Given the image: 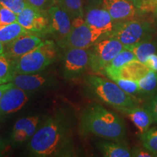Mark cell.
I'll list each match as a JSON object with an SVG mask.
<instances>
[{"label": "cell", "mask_w": 157, "mask_h": 157, "mask_svg": "<svg viewBox=\"0 0 157 157\" xmlns=\"http://www.w3.org/2000/svg\"><path fill=\"white\" fill-rule=\"evenodd\" d=\"M71 126L67 116L57 111L31 137L28 144L30 154L37 157L69 156L73 154Z\"/></svg>", "instance_id": "cell-1"}, {"label": "cell", "mask_w": 157, "mask_h": 157, "mask_svg": "<svg viewBox=\"0 0 157 157\" xmlns=\"http://www.w3.org/2000/svg\"><path fill=\"white\" fill-rule=\"evenodd\" d=\"M81 127L86 134L120 142L126 137V127L122 119L99 104L85 108L81 116Z\"/></svg>", "instance_id": "cell-2"}, {"label": "cell", "mask_w": 157, "mask_h": 157, "mask_svg": "<svg viewBox=\"0 0 157 157\" xmlns=\"http://www.w3.org/2000/svg\"><path fill=\"white\" fill-rule=\"evenodd\" d=\"M87 84L96 97L119 111L137 106V101L133 95L124 91L116 82L101 76L90 75L87 77Z\"/></svg>", "instance_id": "cell-3"}, {"label": "cell", "mask_w": 157, "mask_h": 157, "mask_svg": "<svg viewBox=\"0 0 157 157\" xmlns=\"http://www.w3.org/2000/svg\"><path fill=\"white\" fill-rule=\"evenodd\" d=\"M57 50L51 40L43 41L33 50L13 60L15 74H37L44 71L56 60Z\"/></svg>", "instance_id": "cell-4"}, {"label": "cell", "mask_w": 157, "mask_h": 157, "mask_svg": "<svg viewBox=\"0 0 157 157\" xmlns=\"http://www.w3.org/2000/svg\"><path fill=\"white\" fill-rule=\"evenodd\" d=\"M153 29L150 23L140 20L120 21L114 23L113 30L103 36L117 39L124 47L148 41Z\"/></svg>", "instance_id": "cell-5"}, {"label": "cell", "mask_w": 157, "mask_h": 157, "mask_svg": "<svg viewBox=\"0 0 157 157\" xmlns=\"http://www.w3.org/2000/svg\"><path fill=\"white\" fill-rule=\"evenodd\" d=\"M90 48V68L97 73L105 72V68L124 46L117 39L103 36Z\"/></svg>", "instance_id": "cell-6"}, {"label": "cell", "mask_w": 157, "mask_h": 157, "mask_svg": "<svg viewBox=\"0 0 157 157\" xmlns=\"http://www.w3.org/2000/svg\"><path fill=\"white\" fill-rule=\"evenodd\" d=\"M102 36L100 33L90 28L84 17H78L72 20L70 33L58 45L64 49L71 48L88 49Z\"/></svg>", "instance_id": "cell-7"}, {"label": "cell", "mask_w": 157, "mask_h": 157, "mask_svg": "<svg viewBox=\"0 0 157 157\" xmlns=\"http://www.w3.org/2000/svg\"><path fill=\"white\" fill-rule=\"evenodd\" d=\"M17 22L32 34L49 33V17L48 10H42L27 5L17 15Z\"/></svg>", "instance_id": "cell-8"}, {"label": "cell", "mask_w": 157, "mask_h": 157, "mask_svg": "<svg viewBox=\"0 0 157 157\" xmlns=\"http://www.w3.org/2000/svg\"><path fill=\"white\" fill-rule=\"evenodd\" d=\"M90 48L66 49L64 56V75L66 78L78 77L90 67Z\"/></svg>", "instance_id": "cell-9"}, {"label": "cell", "mask_w": 157, "mask_h": 157, "mask_svg": "<svg viewBox=\"0 0 157 157\" xmlns=\"http://www.w3.org/2000/svg\"><path fill=\"white\" fill-rule=\"evenodd\" d=\"M49 17V33L60 44L68 36L71 29L72 19L63 9L55 5L48 10Z\"/></svg>", "instance_id": "cell-10"}, {"label": "cell", "mask_w": 157, "mask_h": 157, "mask_svg": "<svg viewBox=\"0 0 157 157\" xmlns=\"http://www.w3.org/2000/svg\"><path fill=\"white\" fill-rule=\"evenodd\" d=\"M28 92L13 86L0 99V119L21 110L29 101Z\"/></svg>", "instance_id": "cell-11"}, {"label": "cell", "mask_w": 157, "mask_h": 157, "mask_svg": "<svg viewBox=\"0 0 157 157\" xmlns=\"http://www.w3.org/2000/svg\"><path fill=\"white\" fill-rule=\"evenodd\" d=\"M102 7L109 12L115 23L134 20L141 13L129 0H103Z\"/></svg>", "instance_id": "cell-12"}, {"label": "cell", "mask_w": 157, "mask_h": 157, "mask_svg": "<svg viewBox=\"0 0 157 157\" xmlns=\"http://www.w3.org/2000/svg\"><path fill=\"white\" fill-rule=\"evenodd\" d=\"M84 18L90 28L103 36L113 30L115 23L109 12L103 7L86 10Z\"/></svg>", "instance_id": "cell-13"}, {"label": "cell", "mask_w": 157, "mask_h": 157, "mask_svg": "<svg viewBox=\"0 0 157 157\" xmlns=\"http://www.w3.org/2000/svg\"><path fill=\"white\" fill-rule=\"evenodd\" d=\"M42 42L40 37L31 33L22 35L12 42L5 44L4 55L11 60H15L33 50Z\"/></svg>", "instance_id": "cell-14"}, {"label": "cell", "mask_w": 157, "mask_h": 157, "mask_svg": "<svg viewBox=\"0 0 157 157\" xmlns=\"http://www.w3.org/2000/svg\"><path fill=\"white\" fill-rule=\"evenodd\" d=\"M40 121L39 117H29L20 119L15 122L11 133V140L14 144L24 143L36 132Z\"/></svg>", "instance_id": "cell-15"}, {"label": "cell", "mask_w": 157, "mask_h": 157, "mask_svg": "<svg viewBox=\"0 0 157 157\" xmlns=\"http://www.w3.org/2000/svg\"><path fill=\"white\" fill-rule=\"evenodd\" d=\"M50 78L44 74H15L12 82L15 87L21 88L26 92L36 91L49 84Z\"/></svg>", "instance_id": "cell-16"}, {"label": "cell", "mask_w": 157, "mask_h": 157, "mask_svg": "<svg viewBox=\"0 0 157 157\" xmlns=\"http://www.w3.org/2000/svg\"><path fill=\"white\" fill-rule=\"evenodd\" d=\"M121 112L126 114L137 127L140 134H143L150 128L151 124L154 122V117L148 108L137 106L121 110Z\"/></svg>", "instance_id": "cell-17"}, {"label": "cell", "mask_w": 157, "mask_h": 157, "mask_svg": "<svg viewBox=\"0 0 157 157\" xmlns=\"http://www.w3.org/2000/svg\"><path fill=\"white\" fill-rule=\"evenodd\" d=\"M149 71L145 63L137 60H133L122 66L111 79L113 81L117 78H124L137 82Z\"/></svg>", "instance_id": "cell-18"}, {"label": "cell", "mask_w": 157, "mask_h": 157, "mask_svg": "<svg viewBox=\"0 0 157 157\" xmlns=\"http://www.w3.org/2000/svg\"><path fill=\"white\" fill-rule=\"evenodd\" d=\"M101 141L98 143V148L105 157H130L132 154L124 145L117 142Z\"/></svg>", "instance_id": "cell-19"}, {"label": "cell", "mask_w": 157, "mask_h": 157, "mask_svg": "<svg viewBox=\"0 0 157 157\" xmlns=\"http://www.w3.org/2000/svg\"><path fill=\"white\" fill-rule=\"evenodd\" d=\"M136 60L137 58L134 53L128 49L124 48L119 53H118L115 58L113 59L112 61L108 65L104 73L106 74L110 78H111L125 64Z\"/></svg>", "instance_id": "cell-20"}, {"label": "cell", "mask_w": 157, "mask_h": 157, "mask_svg": "<svg viewBox=\"0 0 157 157\" xmlns=\"http://www.w3.org/2000/svg\"><path fill=\"white\" fill-rule=\"evenodd\" d=\"M30 34L18 22H14L10 24L0 26V42L4 44H7L18 38L22 35ZM32 34V33H31Z\"/></svg>", "instance_id": "cell-21"}, {"label": "cell", "mask_w": 157, "mask_h": 157, "mask_svg": "<svg viewBox=\"0 0 157 157\" xmlns=\"http://www.w3.org/2000/svg\"><path fill=\"white\" fill-rule=\"evenodd\" d=\"M124 48L128 49L131 52H132L136 57L137 60L143 63L148 56L156 53L157 51L156 45L149 40L139 42L131 46L124 47Z\"/></svg>", "instance_id": "cell-22"}, {"label": "cell", "mask_w": 157, "mask_h": 157, "mask_svg": "<svg viewBox=\"0 0 157 157\" xmlns=\"http://www.w3.org/2000/svg\"><path fill=\"white\" fill-rule=\"evenodd\" d=\"M56 4L66 10L72 20L84 17V7L82 0H56Z\"/></svg>", "instance_id": "cell-23"}, {"label": "cell", "mask_w": 157, "mask_h": 157, "mask_svg": "<svg viewBox=\"0 0 157 157\" xmlns=\"http://www.w3.org/2000/svg\"><path fill=\"white\" fill-rule=\"evenodd\" d=\"M15 74L13 60L5 55L0 56V84L11 82Z\"/></svg>", "instance_id": "cell-24"}, {"label": "cell", "mask_w": 157, "mask_h": 157, "mask_svg": "<svg viewBox=\"0 0 157 157\" xmlns=\"http://www.w3.org/2000/svg\"><path fill=\"white\" fill-rule=\"evenodd\" d=\"M143 146L146 150L157 156V127L149 128L146 132L141 134Z\"/></svg>", "instance_id": "cell-25"}, {"label": "cell", "mask_w": 157, "mask_h": 157, "mask_svg": "<svg viewBox=\"0 0 157 157\" xmlns=\"http://www.w3.org/2000/svg\"><path fill=\"white\" fill-rule=\"evenodd\" d=\"M137 82L140 92L145 93H151L157 87V72L150 70Z\"/></svg>", "instance_id": "cell-26"}, {"label": "cell", "mask_w": 157, "mask_h": 157, "mask_svg": "<svg viewBox=\"0 0 157 157\" xmlns=\"http://www.w3.org/2000/svg\"><path fill=\"white\" fill-rule=\"evenodd\" d=\"M113 82H116L124 91L129 95H133L140 92L139 85L136 81L124 79V78H117L113 80Z\"/></svg>", "instance_id": "cell-27"}, {"label": "cell", "mask_w": 157, "mask_h": 157, "mask_svg": "<svg viewBox=\"0 0 157 157\" xmlns=\"http://www.w3.org/2000/svg\"><path fill=\"white\" fill-rule=\"evenodd\" d=\"M0 5L18 15L28 4L25 0H0Z\"/></svg>", "instance_id": "cell-28"}, {"label": "cell", "mask_w": 157, "mask_h": 157, "mask_svg": "<svg viewBox=\"0 0 157 157\" xmlns=\"http://www.w3.org/2000/svg\"><path fill=\"white\" fill-rule=\"evenodd\" d=\"M17 15L0 5V26L16 22Z\"/></svg>", "instance_id": "cell-29"}, {"label": "cell", "mask_w": 157, "mask_h": 157, "mask_svg": "<svg viewBox=\"0 0 157 157\" xmlns=\"http://www.w3.org/2000/svg\"><path fill=\"white\" fill-rule=\"evenodd\" d=\"M27 4L36 8L48 10L50 7L56 5V0H25Z\"/></svg>", "instance_id": "cell-30"}, {"label": "cell", "mask_w": 157, "mask_h": 157, "mask_svg": "<svg viewBox=\"0 0 157 157\" xmlns=\"http://www.w3.org/2000/svg\"><path fill=\"white\" fill-rule=\"evenodd\" d=\"M141 13L157 14V0H143L139 7Z\"/></svg>", "instance_id": "cell-31"}, {"label": "cell", "mask_w": 157, "mask_h": 157, "mask_svg": "<svg viewBox=\"0 0 157 157\" xmlns=\"http://www.w3.org/2000/svg\"><path fill=\"white\" fill-rule=\"evenodd\" d=\"M144 63L149 70L157 72V54L154 53L148 56Z\"/></svg>", "instance_id": "cell-32"}, {"label": "cell", "mask_w": 157, "mask_h": 157, "mask_svg": "<svg viewBox=\"0 0 157 157\" xmlns=\"http://www.w3.org/2000/svg\"><path fill=\"white\" fill-rule=\"evenodd\" d=\"M84 10L94 7H102L103 0H82Z\"/></svg>", "instance_id": "cell-33"}, {"label": "cell", "mask_w": 157, "mask_h": 157, "mask_svg": "<svg viewBox=\"0 0 157 157\" xmlns=\"http://www.w3.org/2000/svg\"><path fill=\"white\" fill-rule=\"evenodd\" d=\"M148 109L150 110L151 113H152L154 121L157 122V93L155 94V95L151 101Z\"/></svg>", "instance_id": "cell-34"}, {"label": "cell", "mask_w": 157, "mask_h": 157, "mask_svg": "<svg viewBox=\"0 0 157 157\" xmlns=\"http://www.w3.org/2000/svg\"><path fill=\"white\" fill-rule=\"evenodd\" d=\"M132 156H137V157H153L154 155L146 150V148L142 149L140 148H136L133 150L132 152Z\"/></svg>", "instance_id": "cell-35"}, {"label": "cell", "mask_w": 157, "mask_h": 157, "mask_svg": "<svg viewBox=\"0 0 157 157\" xmlns=\"http://www.w3.org/2000/svg\"><path fill=\"white\" fill-rule=\"evenodd\" d=\"M13 82H9V83L6 84H0V99L2 97L4 94L5 93L6 91H7L10 88L13 87Z\"/></svg>", "instance_id": "cell-36"}, {"label": "cell", "mask_w": 157, "mask_h": 157, "mask_svg": "<svg viewBox=\"0 0 157 157\" xmlns=\"http://www.w3.org/2000/svg\"><path fill=\"white\" fill-rule=\"evenodd\" d=\"M6 146H7V144H6L5 141L0 137V154L4 151V150L6 148Z\"/></svg>", "instance_id": "cell-37"}, {"label": "cell", "mask_w": 157, "mask_h": 157, "mask_svg": "<svg viewBox=\"0 0 157 157\" xmlns=\"http://www.w3.org/2000/svg\"><path fill=\"white\" fill-rule=\"evenodd\" d=\"M129 1L132 2L134 4L135 6H136L137 8L139 9V7H140L141 3H142V2L143 1V0H129Z\"/></svg>", "instance_id": "cell-38"}]
</instances>
